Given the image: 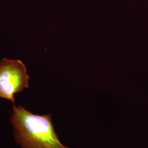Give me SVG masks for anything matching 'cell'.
Returning <instances> with one entry per match:
<instances>
[{
  "label": "cell",
  "mask_w": 148,
  "mask_h": 148,
  "mask_svg": "<svg viewBox=\"0 0 148 148\" xmlns=\"http://www.w3.org/2000/svg\"><path fill=\"white\" fill-rule=\"evenodd\" d=\"M10 120L16 143L21 148H69L60 142L50 114L35 115L14 106Z\"/></svg>",
  "instance_id": "1"
},
{
  "label": "cell",
  "mask_w": 148,
  "mask_h": 148,
  "mask_svg": "<svg viewBox=\"0 0 148 148\" xmlns=\"http://www.w3.org/2000/svg\"><path fill=\"white\" fill-rule=\"evenodd\" d=\"M29 79L21 60L3 59L0 62V97L14 103V94L29 87Z\"/></svg>",
  "instance_id": "2"
}]
</instances>
